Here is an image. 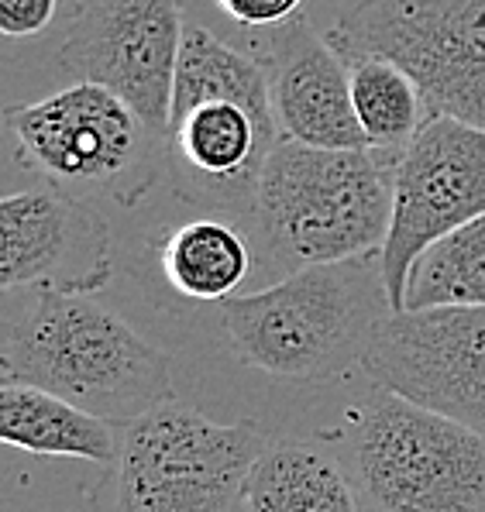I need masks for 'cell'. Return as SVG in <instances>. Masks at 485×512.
I'll return each mask as SVG.
<instances>
[{
  "label": "cell",
  "mask_w": 485,
  "mask_h": 512,
  "mask_svg": "<svg viewBox=\"0 0 485 512\" xmlns=\"http://www.w3.org/2000/svg\"><path fill=\"white\" fill-rule=\"evenodd\" d=\"M485 306V214L430 244L406 282L403 310Z\"/></svg>",
  "instance_id": "ac0fdd59"
},
{
  "label": "cell",
  "mask_w": 485,
  "mask_h": 512,
  "mask_svg": "<svg viewBox=\"0 0 485 512\" xmlns=\"http://www.w3.org/2000/svg\"><path fill=\"white\" fill-rule=\"evenodd\" d=\"M107 220L80 196L25 189L0 200V286L90 296L111 282Z\"/></svg>",
  "instance_id": "7c38bea8"
},
{
  "label": "cell",
  "mask_w": 485,
  "mask_h": 512,
  "mask_svg": "<svg viewBox=\"0 0 485 512\" xmlns=\"http://www.w3.org/2000/svg\"><path fill=\"white\" fill-rule=\"evenodd\" d=\"M283 141L310 148H369L351 100V66L307 21L276 28L265 55Z\"/></svg>",
  "instance_id": "4fadbf2b"
},
{
  "label": "cell",
  "mask_w": 485,
  "mask_h": 512,
  "mask_svg": "<svg viewBox=\"0 0 485 512\" xmlns=\"http://www.w3.org/2000/svg\"><path fill=\"white\" fill-rule=\"evenodd\" d=\"M245 512H358V499L320 440H272L248 475Z\"/></svg>",
  "instance_id": "9a60e30c"
},
{
  "label": "cell",
  "mask_w": 485,
  "mask_h": 512,
  "mask_svg": "<svg viewBox=\"0 0 485 512\" xmlns=\"http://www.w3.org/2000/svg\"><path fill=\"white\" fill-rule=\"evenodd\" d=\"M396 159L375 148L279 141L258 176L255 234L289 272L382 251L393 224Z\"/></svg>",
  "instance_id": "277c9868"
},
{
  "label": "cell",
  "mask_w": 485,
  "mask_h": 512,
  "mask_svg": "<svg viewBox=\"0 0 485 512\" xmlns=\"http://www.w3.org/2000/svg\"><path fill=\"white\" fill-rule=\"evenodd\" d=\"M258 423H217L162 403L121 430L117 454L86 492L90 512H245V488L269 447Z\"/></svg>",
  "instance_id": "8992f818"
},
{
  "label": "cell",
  "mask_w": 485,
  "mask_h": 512,
  "mask_svg": "<svg viewBox=\"0 0 485 512\" xmlns=\"http://www.w3.org/2000/svg\"><path fill=\"white\" fill-rule=\"evenodd\" d=\"M21 165L59 193H104L121 207L166 179V135L124 97L97 83H69L7 114Z\"/></svg>",
  "instance_id": "52a82bcc"
},
{
  "label": "cell",
  "mask_w": 485,
  "mask_h": 512,
  "mask_svg": "<svg viewBox=\"0 0 485 512\" xmlns=\"http://www.w3.org/2000/svg\"><path fill=\"white\" fill-rule=\"evenodd\" d=\"M324 38L344 62L406 69L427 117L485 128V0H358Z\"/></svg>",
  "instance_id": "ba28073f"
},
{
  "label": "cell",
  "mask_w": 485,
  "mask_h": 512,
  "mask_svg": "<svg viewBox=\"0 0 485 512\" xmlns=\"http://www.w3.org/2000/svg\"><path fill=\"white\" fill-rule=\"evenodd\" d=\"M59 0H0V31L7 38H28L52 25Z\"/></svg>",
  "instance_id": "ffe728a7"
},
{
  "label": "cell",
  "mask_w": 485,
  "mask_h": 512,
  "mask_svg": "<svg viewBox=\"0 0 485 512\" xmlns=\"http://www.w3.org/2000/svg\"><path fill=\"white\" fill-rule=\"evenodd\" d=\"M351 100L365 141L393 159L410 148L424 128V97L413 76L389 59H351Z\"/></svg>",
  "instance_id": "e0dca14e"
},
{
  "label": "cell",
  "mask_w": 485,
  "mask_h": 512,
  "mask_svg": "<svg viewBox=\"0 0 485 512\" xmlns=\"http://www.w3.org/2000/svg\"><path fill=\"white\" fill-rule=\"evenodd\" d=\"M0 440L38 458H76L107 464L117 454L121 430L100 416L28 382L0 385Z\"/></svg>",
  "instance_id": "5bb4252c"
},
{
  "label": "cell",
  "mask_w": 485,
  "mask_h": 512,
  "mask_svg": "<svg viewBox=\"0 0 485 512\" xmlns=\"http://www.w3.org/2000/svg\"><path fill=\"white\" fill-rule=\"evenodd\" d=\"M183 28L179 0H76L59 69L114 90L166 135Z\"/></svg>",
  "instance_id": "30bf717a"
},
{
  "label": "cell",
  "mask_w": 485,
  "mask_h": 512,
  "mask_svg": "<svg viewBox=\"0 0 485 512\" xmlns=\"http://www.w3.org/2000/svg\"><path fill=\"white\" fill-rule=\"evenodd\" d=\"M362 372L485 433V306L393 313L372 334Z\"/></svg>",
  "instance_id": "8fae6325"
},
{
  "label": "cell",
  "mask_w": 485,
  "mask_h": 512,
  "mask_svg": "<svg viewBox=\"0 0 485 512\" xmlns=\"http://www.w3.org/2000/svg\"><path fill=\"white\" fill-rule=\"evenodd\" d=\"M231 21L248 28H279L293 21V14L303 7V0H214Z\"/></svg>",
  "instance_id": "d6986e66"
},
{
  "label": "cell",
  "mask_w": 485,
  "mask_h": 512,
  "mask_svg": "<svg viewBox=\"0 0 485 512\" xmlns=\"http://www.w3.org/2000/svg\"><path fill=\"white\" fill-rule=\"evenodd\" d=\"M4 378L124 430L172 399L166 351L97 299L35 293L4 337Z\"/></svg>",
  "instance_id": "3957f363"
},
{
  "label": "cell",
  "mask_w": 485,
  "mask_h": 512,
  "mask_svg": "<svg viewBox=\"0 0 485 512\" xmlns=\"http://www.w3.org/2000/svg\"><path fill=\"white\" fill-rule=\"evenodd\" d=\"M396 313L382 251L310 265L221 303L234 354L279 382H338L358 368L372 334Z\"/></svg>",
  "instance_id": "7a4b0ae2"
},
{
  "label": "cell",
  "mask_w": 485,
  "mask_h": 512,
  "mask_svg": "<svg viewBox=\"0 0 485 512\" xmlns=\"http://www.w3.org/2000/svg\"><path fill=\"white\" fill-rule=\"evenodd\" d=\"M279 141L265 62L186 21L166 131L172 193L193 207L248 217L262 165Z\"/></svg>",
  "instance_id": "6da1fadb"
},
{
  "label": "cell",
  "mask_w": 485,
  "mask_h": 512,
  "mask_svg": "<svg viewBox=\"0 0 485 512\" xmlns=\"http://www.w3.org/2000/svg\"><path fill=\"white\" fill-rule=\"evenodd\" d=\"M162 279L197 303H228L255 269L252 244L217 217H193L159 241Z\"/></svg>",
  "instance_id": "2e32d148"
},
{
  "label": "cell",
  "mask_w": 485,
  "mask_h": 512,
  "mask_svg": "<svg viewBox=\"0 0 485 512\" xmlns=\"http://www.w3.org/2000/svg\"><path fill=\"white\" fill-rule=\"evenodd\" d=\"M485 214V128L455 117H427L396 159L393 224L382 244V272L396 313L406 282L430 244Z\"/></svg>",
  "instance_id": "9c48e42d"
},
{
  "label": "cell",
  "mask_w": 485,
  "mask_h": 512,
  "mask_svg": "<svg viewBox=\"0 0 485 512\" xmlns=\"http://www.w3.org/2000/svg\"><path fill=\"white\" fill-rule=\"evenodd\" d=\"M358 512H485V433L375 385L320 433Z\"/></svg>",
  "instance_id": "5b68a950"
}]
</instances>
